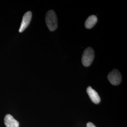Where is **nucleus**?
<instances>
[{"mask_svg": "<svg viewBox=\"0 0 127 127\" xmlns=\"http://www.w3.org/2000/svg\"><path fill=\"white\" fill-rule=\"evenodd\" d=\"M87 92L91 101L95 104H99L100 102V96L97 92L91 87H88L87 89Z\"/></svg>", "mask_w": 127, "mask_h": 127, "instance_id": "obj_5", "label": "nucleus"}, {"mask_svg": "<svg viewBox=\"0 0 127 127\" xmlns=\"http://www.w3.org/2000/svg\"><path fill=\"white\" fill-rule=\"evenodd\" d=\"M46 23L50 31H54L58 27V18L54 10H49L46 15Z\"/></svg>", "mask_w": 127, "mask_h": 127, "instance_id": "obj_1", "label": "nucleus"}, {"mask_svg": "<svg viewBox=\"0 0 127 127\" xmlns=\"http://www.w3.org/2000/svg\"><path fill=\"white\" fill-rule=\"evenodd\" d=\"M87 127H96V126L93 123L89 122L87 124Z\"/></svg>", "mask_w": 127, "mask_h": 127, "instance_id": "obj_8", "label": "nucleus"}, {"mask_svg": "<svg viewBox=\"0 0 127 127\" xmlns=\"http://www.w3.org/2000/svg\"><path fill=\"white\" fill-rule=\"evenodd\" d=\"M4 123L6 127H19V123L10 114H7L4 118Z\"/></svg>", "mask_w": 127, "mask_h": 127, "instance_id": "obj_6", "label": "nucleus"}, {"mask_svg": "<svg viewBox=\"0 0 127 127\" xmlns=\"http://www.w3.org/2000/svg\"><path fill=\"white\" fill-rule=\"evenodd\" d=\"M97 18L95 15H91L87 18L85 23V26L87 29H91L97 22Z\"/></svg>", "mask_w": 127, "mask_h": 127, "instance_id": "obj_7", "label": "nucleus"}, {"mask_svg": "<svg viewBox=\"0 0 127 127\" xmlns=\"http://www.w3.org/2000/svg\"><path fill=\"white\" fill-rule=\"evenodd\" d=\"M95 57L94 51L92 48L88 47L84 51L82 56V63L85 67L89 66L92 63Z\"/></svg>", "mask_w": 127, "mask_h": 127, "instance_id": "obj_2", "label": "nucleus"}, {"mask_svg": "<svg viewBox=\"0 0 127 127\" xmlns=\"http://www.w3.org/2000/svg\"><path fill=\"white\" fill-rule=\"evenodd\" d=\"M108 79L113 85H118L122 82V78L120 72L117 69H114L108 75Z\"/></svg>", "mask_w": 127, "mask_h": 127, "instance_id": "obj_3", "label": "nucleus"}, {"mask_svg": "<svg viewBox=\"0 0 127 127\" xmlns=\"http://www.w3.org/2000/svg\"><path fill=\"white\" fill-rule=\"evenodd\" d=\"M32 14L31 11H28L23 16L19 32H22L28 27L32 19Z\"/></svg>", "mask_w": 127, "mask_h": 127, "instance_id": "obj_4", "label": "nucleus"}]
</instances>
